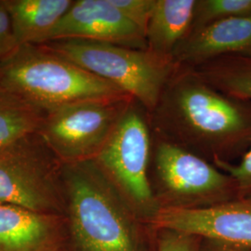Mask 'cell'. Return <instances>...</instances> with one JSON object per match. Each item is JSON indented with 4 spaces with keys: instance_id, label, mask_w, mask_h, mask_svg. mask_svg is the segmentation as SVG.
I'll return each mask as SVG.
<instances>
[{
    "instance_id": "cell-22",
    "label": "cell",
    "mask_w": 251,
    "mask_h": 251,
    "mask_svg": "<svg viewBox=\"0 0 251 251\" xmlns=\"http://www.w3.org/2000/svg\"><path fill=\"white\" fill-rule=\"evenodd\" d=\"M251 251L248 250H239V249H233V248H229L225 247L222 245H218L214 243L207 242L204 241L203 244H201V251Z\"/></svg>"
},
{
    "instance_id": "cell-1",
    "label": "cell",
    "mask_w": 251,
    "mask_h": 251,
    "mask_svg": "<svg viewBox=\"0 0 251 251\" xmlns=\"http://www.w3.org/2000/svg\"><path fill=\"white\" fill-rule=\"evenodd\" d=\"M152 134L207 161L230 162L251 144V100L216 90L177 65L149 114Z\"/></svg>"
},
{
    "instance_id": "cell-10",
    "label": "cell",
    "mask_w": 251,
    "mask_h": 251,
    "mask_svg": "<svg viewBox=\"0 0 251 251\" xmlns=\"http://www.w3.org/2000/svg\"><path fill=\"white\" fill-rule=\"evenodd\" d=\"M62 39H85L147 50L144 32L110 0L74 1L44 44Z\"/></svg>"
},
{
    "instance_id": "cell-17",
    "label": "cell",
    "mask_w": 251,
    "mask_h": 251,
    "mask_svg": "<svg viewBox=\"0 0 251 251\" xmlns=\"http://www.w3.org/2000/svg\"><path fill=\"white\" fill-rule=\"evenodd\" d=\"M239 16H251V0H197L191 33L216 21Z\"/></svg>"
},
{
    "instance_id": "cell-20",
    "label": "cell",
    "mask_w": 251,
    "mask_h": 251,
    "mask_svg": "<svg viewBox=\"0 0 251 251\" xmlns=\"http://www.w3.org/2000/svg\"><path fill=\"white\" fill-rule=\"evenodd\" d=\"M202 239L186 233L159 230L157 251H200Z\"/></svg>"
},
{
    "instance_id": "cell-14",
    "label": "cell",
    "mask_w": 251,
    "mask_h": 251,
    "mask_svg": "<svg viewBox=\"0 0 251 251\" xmlns=\"http://www.w3.org/2000/svg\"><path fill=\"white\" fill-rule=\"evenodd\" d=\"M19 46L42 45L72 0H5Z\"/></svg>"
},
{
    "instance_id": "cell-5",
    "label": "cell",
    "mask_w": 251,
    "mask_h": 251,
    "mask_svg": "<svg viewBox=\"0 0 251 251\" xmlns=\"http://www.w3.org/2000/svg\"><path fill=\"white\" fill-rule=\"evenodd\" d=\"M149 179L160 208H201L239 198L225 171L152 132Z\"/></svg>"
},
{
    "instance_id": "cell-13",
    "label": "cell",
    "mask_w": 251,
    "mask_h": 251,
    "mask_svg": "<svg viewBox=\"0 0 251 251\" xmlns=\"http://www.w3.org/2000/svg\"><path fill=\"white\" fill-rule=\"evenodd\" d=\"M196 3L197 0H156L145 31L147 50L172 60L177 47L191 33Z\"/></svg>"
},
{
    "instance_id": "cell-7",
    "label": "cell",
    "mask_w": 251,
    "mask_h": 251,
    "mask_svg": "<svg viewBox=\"0 0 251 251\" xmlns=\"http://www.w3.org/2000/svg\"><path fill=\"white\" fill-rule=\"evenodd\" d=\"M133 100L121 95L56 108L46 114L37 136L61 165L94 159Z\"/></svg>"
},
{
    "instance_id": "cell-16",
    "label": "cell",
    "mask_w": 251,
    "mask_h": 251,
    "mask_svg": "<svg viewBox=\"0 0 251 251\" xmlns=\"http://www.w3.org/2000/svg\"><path fill=\"white\" fill-rule=\"evenodd\" d=\"M191 68L216 90L251 100V56L228 55Z\"/></svg>"
},
{
    "instance_id": "cell-6",
    "label": "cell",
    "mask_w": 251,
    "mask_h": 251,
    "mask_svg": "<svg viewBox=\"0 0 251 251\" xmlns=\"http://www.w3.org/2000/svg\"><path fill=\"white\" fill-rule=\"evenodd\" d=\"M151 151L149 114L133 100L107 143L94 158L146 224L160 208L149 179Z\"/></svg>"
},
{
    "instance_id": "cell-15",
    "label": "cell",
    "mask_w": 251,
    "mask_h": 251,
    "mask_svg": "<svg viewBox=\"0 0 251 251\" xmlns=\"http://www.w3.org/2000/svg\"><path fill=\"white\" fill-rule=\"evenodd\" d=\"M46 113L0 86V153L38 133Z\"/></svg>"
},
{
    "instance_id": "cell-18",
    "label": "cell",
    "mask_w": 251,
    "mask_h": 251,
    "mask_svg": "<svg viewBox=\"0 0 251 251\" xmlns=\"http://www.w3.org/2000/svg\"><path fill=\"white\" fill-rule=\"evenodd\" d=\"M218 169L225 171L234 180L239 198L251 199V144L242 155L239 164L215 159L212 162Z\"/></svg>"
},
{
    "instance_id": "cell-19",
    "label": "cell",
    "mask_w": 251,
    "mask_h": 251,
    "mask_svg": "<svg viewBox=\"0 0 251 251\" xmlns=\"http://www.w3.org/2000/svg\"><path fill=\"white\" fill-rule=\"evenodd\" d=\"M121 13L145 35L156 0H110Z\"/></svg>"
},
{
    "instance_id": "cell-12",
    "label": "cell",
    "mask_w": 251,
    "mask_h": 251,
    "mask_svg": "<svg viewBox=\"0 0 251 251\" xmlns=\"http://www.w3.org/2000/svg\"><path fill=\"white\" fill-rule=\"evenodd\" d=\"M228 55L251 56V16L222 19L192 32L172 60L176 65L195 67Z\"/></svg>"
},
{
    "instance_id": "cell-9",
    "label": "cell",
    "mask_w": 251,
    "mask_h": 251,
    "mask_svg": "<svg viewBox=\"0 0 251 251\" xmlns=\"http://www.w3.org/2000/svg\"><path fill=\"white\" fill-rule=\"evenodd\" d=\"M204 241L251 251V199L237 198L201 208L161 207L148 224Z\"/></svg>"
},
{
    "instance_id": "cell-3",
    "label": "cell",
    "mask_w": 251,
    "mask_h": 251,
    "mask_svg": "<svg viewBox=\"0 0 251 251\" xmlns=\"http://www.w3.org/2000/svg\"><path fill=\"white\" fill-rule=\"evenodd\" d=\"M0 86L46 114L83 100L127 95L41 45L20 46L2 61Z\"/></svg>"
},
{
    "instance_id": "cell-2",
    "label": "cell",
    "mask_w": 251,
    "mask_h": 251,
    "mask_svg": "<svg viewBox=\"0 0 251 251\" xmlns=\"http://www.w3.org/2000/svg\"><path fill=\"white\" fill-rule=\"evenodd\" d=\"M73 251H147L144 220L94 159L61 165Z\"/></svg>"
},
{
    "instance_id": "cell-8",
    "label": "cell",
    "mask_w": 251,
    "mask_h": 251,
    "mask_svg": "<svg viewBox=\"0 0 251 251\" xmlns=\"http://www.w3.org/2000/svg\"><path fill=\"white\" fill-rule=\"evenodd\" d=\"M0 203L65 215L61 164L49 160L33 138L0 153Z\"/></svg>"
},
{
    "instance_id": "cell-11",
    "label": "cell",
    "mask_w": 251,
    "mask_h": 251,
    "mask_svg": "<svg viewBox=\"0 0 251 251\" xmlns=\"http://www.w3.org/2000/svg\"><path fill=\"white\" fill-rule=\"evenodd\" d=\"M65 216L0 203V251H62Z\"/></svg>"
},
{
    "instance_id": "cell-4",
    "label": "cell",
    "mask_w": 251,
    "mask_h": 251,
    "mask_svg": "<svg viewBox=\"0 0 251 251\" xmlns=\"http://www.w3.org/2000/svg\"><path fill=\"white\" fill-rule=\"evenodd\" d=\"M41 46L112 83L141 103L148 114L155 107L177 67L171 59L148 50L98 41L62 39Z\"/></svg>"
},
{
    "instance_id": "cell-21",
    "label": "cell",
    "mask_w": 251,
    "mask_h": 251,
    "mask_svg": "<svg viewBox=\"0 0 251 251\" xmlns=\"http://www.w3.org/2000/svg\"><path fill=\"white\" fill-rule=\"evenodd\" d=\"M19 47L6 1L0 0V63L14 53Z\"/></svg>"
}]
</instances>
